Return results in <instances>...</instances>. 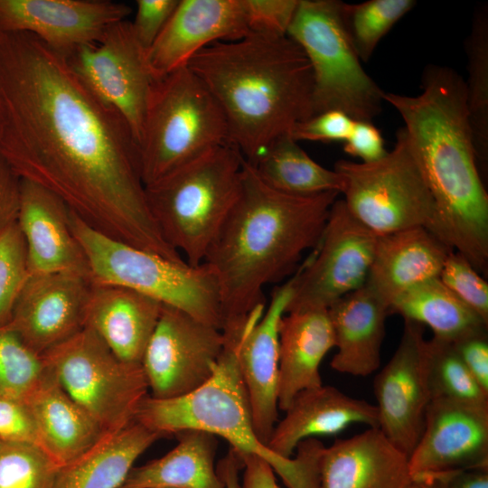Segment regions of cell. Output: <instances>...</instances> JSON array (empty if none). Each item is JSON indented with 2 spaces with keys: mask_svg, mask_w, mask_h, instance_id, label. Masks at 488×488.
I'll list each match as a JSON object with an SVG mask.
<instances>
[{
  "mask_svg": "<svg viewBox=\"0 0 488 488\" xmlns=\"http://www.w3.org/2000/svg\"><path fill=\"white\" fill-rule=\"evenodd\" d=\"M180 0H137L133 33L147 52L167 24Z\"/></svg>",
  "mask_w": 488,
  "mask_h": 488,
  "instance_id": "b9f144b4",
  "label": "cell"
},
{
  "mask_svg": "<svg viewBox=\"0 0 488 488\" xmlns=\"http://www.w3.org/2000/svg\"><path fill=\"white\" fill-rule=\"evenodd\" d=\"M378 236L360 222L343 199L332 205L314 251L294 274L286 312L328 309L365 285Z\"/></svg>",
  "mask_w": 488,
  "mask_h": 488,
  "instance_id": "7c38bea8",
  "label": "cell"
},
{
  "mask_svg": "<svg viewBox=\"0 0 488 488\" xmlns=\"http://www.w3.org/2000/svg\"><path fill=\"white\" fill-rule=\"evenodd\" d=\"M441 282L488 324V284L461 254L452 251L439 275Z\"/></svg>",
  "mask_w": 488,
  "mask_h": 488,
  "instance_id": "f35d334b",
  "label": "cell"
},
{
  "mask_svg": "<svg viewBox=\"0 0 488 488\" xmlns=\"http://www.w3.org/2000/svg\"><path fill=\"white\" fill-rule=\"evenodd\" d=\"M227 143L223 113L188 65L155 81L138 145L145 186Z\"/></svg>",
  "mask_w": 488,
  "mask_h": 488,
  "instance_id": "ba28073f",
  "label": "cell"
},
{
  "mask_svg": "<svg viewBox=\"0 0 488 488\" xmlns=\"http://www.w3.org/2000/svg\"><path fill=\"white\" fill-rule=\"evenodd\" d=\"M262 314V311H257L244 324L222 331L224 347L207 382L174 399L147 395L135 420L163 436L191 429L221 436L237 453L265 459L287 488H321L320 461L325 447L321 441L305 439L297 446L295 457L284 458L273 453L256 433L239 357L246 333Z\"/></svg>",
  "mask_w": 488,
  "mask_h": 488,
  "instance_id": "5b68a950",
  "label": "cell"
},
{
  "mask_svg": "<svg viewBox=\"0 0 488 488\" xmlns=\"http://www.w3.org/2000/svg\"><path fill=\"white\" fill-rule=\"evenodd\" d=\"M249 33L243 0H180L156 41L146 52L154 79L186 66L201 50Z\"/></svg>",
  "mask_w": 488,
  "mask_h": 488,
  "instance_id": "d6986e66",
  "label": "cell"
},
{
  "mask_svg": "<svg viewBox=\"0 0 488 488\" xmlns=\"http://www.w3.org/2000/svg\"><path fill=\"white\" fill-rule=\"evenodd\" d=\"M336 352L331 368L366 377L380 366L389 306L366 285L344 296L328 309Z\"/></svg>",
  "mask_w": 488,
  "mask_h": 488,
  "instance_id": "484cf974",
  "label": "cell"
},
{
  "mask_svg": "<svg viewBox=\"0 0 488 488\" xmlns=\"http://www.w3.org/2000/svg\"><path fill=\"white\" fill-rule=\"evenodd\" d=\"M0 441L39 446L34 421L25 402L0 398Z\"/></svg>",
  "mask_w": 488,
  "mask_h": 488,
  "instance_id": "7bdbcfd3",
  "label": "cell"
},
{
  "mask_svg": "<svg viewBox=\"0 0 488 488\" xmlns=\"http://www.w3.org/2000/svg\"><path fill=\"white\" fill-rule=\"evenodd\" d=\"M161 437L136 420L105 434L83 455L59 467L53 488H118L137 458Z\"/></svg>",
  "mask_w": 488,
  "mask_h": 488,
  "instance_id": "f1b7e54d",
  "label": "cell"
},
{
  "mask_svg": "<svg viewBox=\"0 0 488 488\" xmlns=\"http://www.w3.org/2000/svg\"><path fill=\"white\" fill-rule=\"evenodd\" d=\"M216 468L225 488H240L241 460L234 449L230 448L227 455L219 461Z\"/></svg>",
  "mask_w": 488,
  "mask_h": 488,
  "instance_id": "681fc988",
  "label": "cell"
},
{
  "mask_svg": "<svg viewBox=\"0 0 488 488\" xmlns=\"http://www.w3.org/2000/svg\"><path fill=\"white\" fill-rule=\"evenodd\" d=\"M412 481L408 456L378 427L324 447L321 488H407Z\"/></svg>",
  "mask_w": 488,
  "mask_h": 488,
  "instance_id": "7402d4cb",
  "label": "cell"
},
{
  "mask_svg": "<svg viewBox=\"0 0 488 488\" xmlns=\"http://www.w3.org/2000/svg\"><path fill=\"white\" fill-rule=\"evenodd\" d=\"M294 275L277 286L261 318L246 333L239 370L249 396L256 433L265 445L278 421V324L291 299Z\"/></svg>",
  "mask_w": 488,
  "mask_h": 488,
  "instance_id": "44dd1931",
  "label": "cell"
},
{
  "mask_svg": "<svg viewBox=\"0 0 488 488\" xmlns=\"http://www.w3.org/2000/svg\"><path fill=\"white\" fill-rule=\"evenodd\" d=\"M252 166L264 183L286 193L342 192L339 174L312 159L289 134L277 138Z\"/></svg>",
  "mask_w": 488,
  "mask_h": 488,
  "instance_id": "1f68e13d",
  "label": "cell"
},
{
  "mask_svg": "<svg viewBox=\"0 0 488 488\" xmlns=\"http://www.w3.org/2000/svg\"><path fill=\"white\" fill-rule=\"evenodd\" d=\"M70 209L56 194L22 178L17 224L30 275L70 272L89 277L85 253L70 224Z\"/></svg>",
  "mask_w": 488,
  "mask_h": 488,
  "instance_id": "ffe728a7",
  "label": "cell"
},
{
  "mask_svg": "<svg viewBox=\"0 0 488 488\" xmlns=\"http://www.w3.org/2000/svg\"><path fill=\"white\" fill-rule=\"evenodd\" d=\"M379 428L408 456L424 427L432 399L425 326L404 319L399 343L373 382Z\"/></svg>",
  "mask_w": 488,
  "mask_h": 488,
  "instance_id": "9a60e30c",
  "label": "cell"
},
{
  "mask_svg": "<svg viewBox=\"0 0 488 488\" xmlns=\"http://www.w3.org/2000/svg\"><path fill=\"white\" fill-rule=\"evenodd\" d=\"M91 284L77 273L30 275L6 325L42 356L85 327Z\"/></svg>",
  "mask_w": 488,
  "mask_h": 488,
  "instance_id": "ac0fdd59",
  "label": "cell"
},
{
  "mask_svg": "<svg viewBox=\"0 0 488 488\" xmlns=\"http://www.w3.org/2000/svg\"><path fill=\"white\" fill-rule=\"evenodd\" d=\"M49 373L42 356L10 327L0 326V398L26 402Z\"/></svg>",
  "mask_w": 488,
  "mask_h": 488,
  "instance_id": "d590c367",
  "label": "cell"
},
{
  "mask_svg": "<svg viewBox=\"0 0 488 488\" xmlns=\"http://www.w3.org/2000/svg\"><path fill=\"white\" fill-rule=\"evenodd\" d=\"M416 4L414 0L342 2L341 13L345 30L362 62L371 58L381 39Z\"/></svg>",
  "mask_w": 488,
  "mask_h": 488,
  "instance_id": "836d02e7",
  "label": "cell"
},
{
  "mask_svg": "<svg viewBox=\"0 0 488 488\" xmlns=\"http://www.w3.org/2000/svg\"><path fill=\"white\" fill-rule=\"evenodd\" d=\"M334 335L327 309L286 312L278 324L279 410L285 411L300 391L323 384L320 365Z\"/></svg>",
  "mask_w": 488,
  "mask_h": 488,
  "instance_id": "4316f807",
  "label": "cell"
},
{
  "mask_svg": "<svg viewBox=\"0 0 488 488\" xmlns=\"http://www.w3.org/2000/svg\"><path fill=\"white\" fill-rule=\"evenodd\" d=\"M245 159L219 145L145 186L149 211L164 240L199 266L235 203Z\"/></svg>",
  "mask_w": 488,
  "mask_h": 488,
  "instance_id": "8992f818",
  "label": "cell"
},
{
  "mask_svg": "<svg viewBox=\"0 0 488 488\" xmlns=\"http://www.w3.org/2000/svg\"><path fill=\"white\" fill-rule=\"evenodd\" d=\"M428 380L434 398L488 405V392L478 383L450 341L427 340Z\"/></svg>",
  "mask_w": 488,
  "mask_h": 488,
  "instance_id": "e575fe53",
  "label": "cell"
},
{
  "mask_svg": "<svg viewBox=\"0 0 488 488\" xmlns=\"http://www.w3.org/2000/svg\"><path fill=\"white\" fill-rule=\"evenodd\" d=\"M452 251L444 241L422 227L378 236L365 285L389 309L406 291L439 278L443 265Z\"/></svg>",
  "mask_w": 488,
  "mask_h": 488,
  "instance_id": "d4e9b609",
  "label": "cell"
},
{
  "mask_svg": "<svg viewBox=\"0 0 488 488\" xmlns=\"http://www.w3.org/2000/svg\"><path fill=\"white\" fill-rule=\"evenodd\" d=\"M22 177L0 152V234L17 222Z\"/></svg>",
  "mask_w": 488,
  "mask_h": 488,
  "instance_id": "bcb514c9",
  "label": "cell"
},
{
  "mask_svg": "<svg viewBox=\"0 0 488 488\" xmlns=\"http://www.w3.org/2000/svg\"><path fill=\"white\" fill-rule=\"evenodd\" d=\"M187 65L218 102L229 144L251 165L277 138L314 115L311 66L287 34L250 33L217 42Z\"/></svg>",
  "mask_w": 488,
  "mask_h": 488,
  "instance_id": "277c9868",
  "label": "cell"
},
{
  "mask_svg": "<svg viewBox=\"0 0 488 488\" xmlns=\"http://www.w3.org/2000/svg\"><path fill=\"white\" fill-rule=\"evenodd\" d=\"M176 435L174 448L134 466L118 488H225L214 462L216 436L194 429Z\"/></svg>",
  "mask_w": 488,
  "mask_h": 488,
  "instance_id": "f546056e",
  "label": "cell"
},
{
  "mask_svg": "<svg viewBox=\"0 0 488 488\" xmlns=\"http://www.w3.org/2000/svg\"><path fill=\"white\" fill-rule=\"evenodd\" d=\"M408 465L412 478L488 469V405L432 399Z\"/></svg>",
  "mask_w": 488,
  "mask_h": 488,
  "instance_id": "e0dca14e",
  "label": "cell"
},
{
  "mask_svg": "<svg viewBox=\"0 0 488 488\" xmlns=\"http://www.w3.org/2000/svg\"><path fill=\"white\" fill-rule=\"evenodd\" d=\"M339 194L277 191L244 161L237 200L203 260L218 284L222 330L266 307V285L296 273L302 254L319 242Z\"/></svg>",
  "mask_w": 488,
  "mask_h": 488,
  "instance_id": "3957f363",
  "label": "cell"
},
{
  "mask_svg": "<svg viewBox=\"0 0 488 488\" xmlns=\"http://www.w3.org/2000/svg\"><path fill=\"white\" fill-rule=\"evenodd\" d=\"M425 476L436 478L444 488H488V469H460Z\"/></svg>",
  "mask_w": 488,
  "mask_h": 488,
  "instance_id": "c3c4849f",
  "label": "cell"
},
{
  "mask_svg": "<svg viewBox=\"0 0 488 488\" xmlns=\"http://www.w3.org/2000/svg\"><path fill=\"white\" fill-rule=\"evenodd\" d=\"M407 488H444L436 478L432 476H421L412 478Z\"/></svg>",
  "mask_w": 488,
  "mask_h": 488,
  "instance_id": "f907efd6",
  "label": "cell"
},
{
  "mask_svg": "<svg viewBox=\"0 0 488 488\" xmlns=\"http://www.w3.org/2000/svg\"><path fill=\"white\" fill-rule=\"evenodd\" d=\"M284 412L267 444L273 453L284 458L292 457L303 440L335 435L352 424L379 428L375 405L328 385L300 391Z\"/></svg>",
  "mask_w": 488,
  "mask_h": 488,
  "instance_id": "603a6c76",
  "label": "cell"
},
{
  "mask_svg": "<svg viewBox=\"0 0 488 488\" xmlns=\"http://www.w3.org/2000/svg\"><path fill=\"white\" fill-rule=\"evenodd\" d=\"M343 151L360 158L361 163L376 162L389 152L380 131L372 122L355 120L351 134L343 142Z\"/></svg>",
  "mask_w": 488,
  "mask_h": 488,
  "instance_id": "ee69618b",
  "label": "cell"
},
{
  "mask_svg": "<svg viewBox=\"0 0 488 488\" xmlns=\"http://www.w3.org/2000/svg\"><path fill=\"white\" fill-rule=\"evenodd\" d=\"M354 120L339 110L316 114L297 123L290 131V136L299 141L344 142L352 132Z\"/></svg>",
  "mask_w": 488,
  "mask_h": 488,
  "instance_id": "60d3db41",
  "label": "cell"
},
{
  "mask_svg": "<svg viewBox=\"0 0 488 488\" xmlns=\"http://www.w3.org/2000/svg\"><path fill=\"white\" fill-rule=\"evenodd\" d=\"M2 129H3V111H2V106H1V101H0V136L2 134Z\"/></svg>",
  "mask_w": 488,
  "mask_h": 488,
  "instance_id": "816d5d0a",
  "label": "cell"
},
{
  "mask_svg": "<svg viewBox=\"0 0 488 488\" xmlns=\"http://www.w3.org/2000/svg\"><path fill=\"white\" fill-rule=\"evenodd\" d=\"M250 33L287 34L299 0H243Z\"/></svg>",
  "mask_w": 488,
  "mask_h": 488,
  "instance_id": "ab89813d",
  "label": "cell"
},
{
  "mask_svg": "<svg viewBox=\"0 0 488 488\" xmlns=\"http://www.w3.org/2000/svg\"><path fill=\"white\" fill-rule=\"evenodd\" d=\"M349 211L377 236L422 227L439 238L435 201L403 127L391 151L372 163L341 159L334 168Z\"/></svg>",
  "mask_w": 488,
  "mask_h": 488,
  "instance_id": "30bf717a",
  "label": "cell"
},
{
  "mask_svg": "<svg viewBox=\"0 0 488 488\" xmlns=\"http://www.w3.org/2000/svg\"><path fill=\"white\" fill-rule=\"evenodd\" d=\"M59 467L37 445L0 441V488H53Z\"/></svg>",
  "mask_w": 488,
  "mask_h": 488,
  "instance_id": "8d00e7d4",
  "label": "cell"
},
{
  "mask_svg": "<svg viewBox=\"0 0 488 488\" xmlns=\"http://www.w3.org/2000/svg\"><path fill=\"white\" fill-rule=\"evenodd\" d=\"M342 1L299 0L287 35L305 52L313 75L314 115L339 110L372 122L385 91L363 70L345 30Z\"/></svg>",
  "mask_w": 488,
  "mask_h": 488,
  "instance_id": "9c48e42d",
  "label": "cell"
},
{
  "mask_svg": "<svg viewBox=\"0 0 488 488\" xmlns=\"http://www.w3.org/2000/svg\"><path fill=\"white\" fill-rule=\"evenodd\" d=\"M467 80L466 106L480 170L488 156V5L474 13L470 33L465 41ZM481 172V171H480Z\"/></svg>",
  "mask_w": 488,
  "mask_h": 488,
  "instance_id": "d6a6232c",
  "label": "cell"
},
{
  "mask_svg": "<svg viewBox=\"0 0 488 488\" xmlns=\"http://www.w3.org/2000/svg\"><path fill=\"white\" fill-rule=\"evenodd\" d=\"M64 58L85 88L120 115L139 145L155 80L131 22L111 25L98 43L80 46Z\"/></svg>",
  "mask_w": 488,
  "mask_h": 488,
  "instance_id": "4fadbf2b",
  "label": "cell"
},
{
  "mask_svg": "<svg viewBox=\"0 0 488 488\" xmlns=\"http://www.w3.org/2000/svg\"><path fill=\"white\" fill-rule=\"evenodd\" d=\"M243 470L240 488H280L272 466L263 458L249 454H239Z\"/></svg>",
  "mask_w": 488,
  "mask_h": 488,
  "instance_id": "7dc6e473",
  "label": "cell"
},
{
  "mask_svg": "<svg viewBox=\"0 0 488 488\" xmlns=\"http://www.w3.org/2000/svg\"><path fill=\"white\" fill-rule=\"evenodd\" d=\"M0 152L102 234L182 261L147 205L138 145L65 58L27 33L0 31Z\"/></svg>",
  "mask_w": 488,
  "mask_h": 488,
  "instance_id": "6da1fadb",
  "label": "cell"
},
{
  "mask_svg": "<svg viewBox=\"0 0 488 488\" xmlns=\"http://www.w3.org/2000/svg\"><path fill=\"white\" fill-rule=\"evenodd\" d=\"M29 277L26 244L16 222L0 234V326L9 323Z\"/></svg>",
  "mask_w": 488,
  "mask_h": 488,
  "instance_id": "74e56055",
  "label": "cell"
},
{
  "mask_svg": "<svg viewBox=\"0 0 488 488\" xmlns=\"http://www.w3.org/2000/svg\"><path fill=\"white\" fill-rule=\"evenodd\" d=\"M163 304L120 286L92 282L85 327L122 361L141 364Z\"/></svg>",
  "mask_w": 488,
  "mask_h": 488,
  "instance_id": "cb8c5ba5",
  "label": "cell"
},
{
  "mask_svg": "<svg viewBox=\"0 0 488 488\" xmlns=\"http://www.w3.org/2000/svg\"><path fill=\"white\" fill-rule=\"evenodd\" d=\"M452 343L467 369L488 392L487 329L474 332Z\"/></svg>",
  "mask_w": 488,
  "mask_h": 488,
  "instance_id": "f6af8a7d",
  "label": "cell"
},
{
  "mask_svg": "<svg viewBox=\"0 0 488 488\" xmlns=\"http://www.w3.org/2000/svg\"><path fill=\"white\" fill-rule=\"evenodd\" d=\"M62 389L105 434L133 421L148 384L141 364L120 360L88 327L43 353Z\"/></svg>",
  "mask_w": 488,
  "mask_h": 488,
  "instance_id": "8fae6325",
  "label": "cell"
},
{
  "mask_svg": "<svg viewBox=\"0 0 488 488\" xmlns=\"http://www.w3.org/2000/svg\"><path fill=\"white\" fill-rule=\"evenodd\" d=\"M389 314H398L403 319L427 325L434 337L450 342L488 326L439 278L403 293L390 305Z\"/></svg>",
  "mask_w": 488,
  "mask_h": 488,
  "instance_id": "4dcf8cb0",
  "label": "cell"
},
{
  "mask_svg": "<svg viewBox=\"0 0 488 488\" xmlns=\"http://www.w3.org/2000/svg\"><path fill=\"white\" fill-rule=\"evenodd\" d=\"M25 403L34 421L39 446L59 466L83 455L105 435L51 371Z\"/></svg>",
  "mask_w": 488,
  "mask_h": 488,
  "instance_id": "83f0119b",
  "label": "cell"
},
{
  "mask_svg": "<svg viewBox=\"0 0 488 488\" xmlns=\"http://www.w3.org/2000/svg\"><path fill=\"white\" fill-rule=\"evenodd\" d=\"M224 342L221 330L163 305L141 362L150 396L174 399L202 386L213 375Z\"/></svg>",
  "mask_w": 488,
  "mask_h": 488,
  "instance_id": "5bb4252c",
  "label": "cell"
},
{
  "mask_svg": "<svg viewBox=\"0 0 488 488\" xmlns=\"http://www.w3.org/2000/svg\"><path fill=\"white\" fill-rule=\"evenodd\" d=\"M70 224L85 253L92 282L135 290L222 329L219 287L208 265L174 261L109 238L71 210Z\"/></svg>",
  "mask_w": 488,
  "mask_h": 488,
  "instance_id": "52a82bcc",
  "label": "cell"
},
{
  "mask_svg": "<svg viewBox=\"0 0 488 488\" xmlns=\"http://www.w3.org/2000/svg\"><path fill=\"white\" fill-rule=\"evenodd\" d=\"M404 122L411 152L436 203L439 239L479 272L488 267V194L478 167L465 83L427 65L416 96L385 92Z\"/></svg>",
  "mask_w": 488,
  "mask_h": 488,
  "instance_id": "7a4b0ae2",
  "label": "cell"
},
{
  "mask_svg": "<svg viewBox=\"0 0 488 488\" xmlns=\"http://www.w3.org/2000/svg\"><path fill=\"white\" fill-rule=\"evenodd\" d=\"M132 9L109 0H0V31L27 33L65 57L98 43Z\"/></svg>",
  "mask_w": 488,
  "mask_h": 488,
  "instance_id": "2e32d148",
  "label": "cell"
}]
</instances>
